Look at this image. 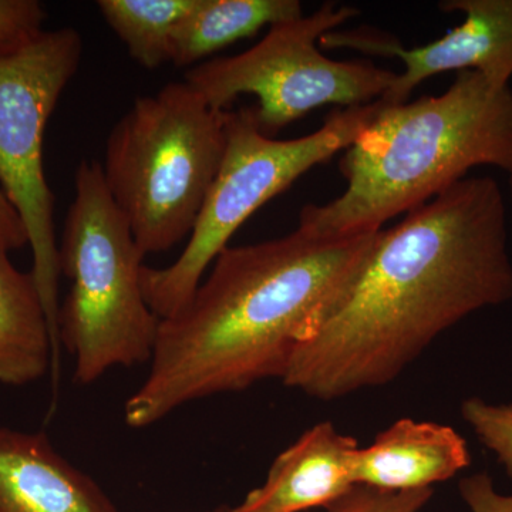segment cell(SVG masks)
<instances>
[{
    "label": "cell",
    "mask_w": 512,
    "mask_h": 512,
    "mask_svg": "<svg viewBox=\"0 0 512 512\" xmlns=\"http://www.w3.org/2000/svg\"><path fill=\"white\" fill-rule=\"evenodd\" d=\"M0 512H120L45 433L0 427Z\"/></svg>",
    "instance_id": "obj_11"
},
{
    "label": "cell",
    "mask_w": 512,
    "mask_h": 512,
    "mask_svg": "<svg viewBox=\"0 0 512 512\" xmlns=\"http://www.w3.org/2000/svg\"><path fill=\"white\" fill-rule=\"evenodd\" d=\"M510 194L512 198V173L510 174Z\"/></svg>",
    "instance_id": "obj_22"
},
{
    "label": "cell",
    "mask_w": 512,
    "mask_h": 512,
    "mask_svg": "<svg viewBox=\"0 0 512 512\" xmlns=\"http://www.w3.org/2000/svg\"><path fill=\"white\" fill-rule=\"evenodd\" d=\"M444 13H461V25L429 45L406 49L392 36L376 32H329L320 39L326 49H353L382 57H397L404 64L390 89L386 104H403L429 77L447 72H478L497 90L512 79V0H444Z\"/></svg>",
    "instance_id": "obj_9"
},
{
    "label": "cell",
    "mask_w": 512,
    "mask_h": 512,
    "mask_svg": "<svg viewBox=\"0 0 512 512\" xmlns=\"http://www.w3.org/2000/svg\"><path fill=\"white\" fill-rule=\"evenodd\" d=\"M460 493L473 512H512V495L498 494L487 473L463 478Z\"/></svg>",
    "instance_id": "obj_19"
},
{
    "label": "cell",
    "mask_w": 512,
    "mask_h": 512,
    "mask_svg": "<svg viewBox=\"0 0 512 512\" xmlns=\"http://www.w3.org/2000/svg\"><path fill=\"white\" fill-rule=\"evenodd\" d=\"M45 8L36 0H0V55L15 52L43 32Z\"/></svg>",
    "instance_id": "obj_18"
},
{
    "label": "cell",
    "mask_w": 512,
    "mask_h": 512,
    "mask_svg": "<svg viewBox=\"0 0 512 512\" xmlns=\"http://www.w3.org/2000/svg\"><path fill=\"white\" fill-rule=\"evenodd\" d=\"M197 0H99L97 8L140 66L154 70L170 63L177 26Z\"/></svg>",
    "instance_id": "obj_15"
},
{
    "label": "cell",
    "mask_w": 512,
    "mask_h": 512,
    "mask_svg": "<svg viewBox=\"0 0 512 512\" xmlns=\"http://www.w3.org/2000/svg\"><path fill=\"white\" fill-rule=\"evenodd\" d=\"M211 512H229V507H220V508H217V510H214Z\"/></svg>",
    "instance_id": "obj_21"
},
{
    "label": "cell",
    "mask_w": 512,
    "mask_h": 512,
    "mask_svg": "<svg viewBox=\"0 0 512 512\" xmlns=\"http://www.w3.org/2000/svg\"><path fill=\"white\" fill-rule=\"evenodd\" d=\"M461 416L512 480V404H494L470 397L461 404Z\"/></svg>",
    "instance_id": "obj_16"
},
{
    "label": "cell",
    "mask_w": 512,
    "mask_h": 512,
    "mask_svg": "<svg viewBox=\"0 0 512 512\" xmlns=\"http://www.w3.org/2000/svg\"><path fill=\"white\" fill-rule=\"evenodd\" d=\"M79 30H43L28 45L0 55V188L25 225L35 278L59 365V245L55 195L43 168L47 121L79 70Z\"/></svg>",
    "instance_id": "obj_8"
},
{
    "label": "cell",
    "mask_w": 512,
    "mask_h": 512,
    "mask_svg": "<svg viewBox=\"0 0 512 512\" xmlns=\"http://www.w3.org/2000/svg\"><path fill=\"white\" fill-rule=\"evenodd\" d=\"M483 165L512 173V90L494 89L468 70L440 96L382 101L340 158L345 192L328 204L303 207L299 227L326 238L380 231Z\"/></svg>",
    "instance_id": "obj_3"
},
{
    "label": "cell",
    "mask_w": 512,
    "mask_h": 512,
    "mask_svg": "<svg viewBox=\"0 0 512 512\" xmlns=\"http://www.w3.org/2000/svg\"><path fill=\"white\" fill-rule=\"evenodd\" d=\"M359 13L325 3L312 15L271 26L241 55L191 67L184 82L217 111H228L239 96L252 94L258 99L252 107L256 124L268 137L326 104L366 106L382 99L397 73L365 60L329 59L316 46Z\"/></svg>",
    "instance_id": "obj_7"
},
{
    "label": "cell",
    "mask_w": 512,
    "mask_h": 512,
    "mask_svg": "<svg viewBox=\"0 0 512 512\" xmlns=\"http://www.w3.org/2000/svg\"><path fill=\"white\" fill-rule=\"evenodd\" d=\"M0 239L9 251L29 245L25 225L0 188Z\"/></svg>",
    "instance_id": "obj_20"
},
{
    "label": "cell",
    "mask_w": 512,
    "mask_h": 512,
    "mask_svg": "<svg viewBox=\"0 0 512 512\" xmlns=\"http://www.w3.org/2000/svg\"><path fill=\"white\" fill-rule=\"evenodd\" d=\"M377 232L326 238L298 227L284 238L228 245L183 311L161 320L150 372L124 406L127 426L144 429L185 404L282 379Z\"/></svg>",
    "instance_id": "obj_2"
},
{
    "label": "cell",
    "mask_w": 512,
    "mask_h": 512,
    "mask_svg": "<svg viewBox=\"0 0 512 512\" xmlns=\"http://www.w3.org/2000/svg\"><path fill=\"white\" fill-rule=\"evenodd\" d=\"M511 299L503 192L491 177H466L377 232L281 380L325 402L386 386L448 329Z\"/></svg>",
    "instance_id": "obj_1"
},
{
    "label": "cell",
    "mask_w": 512,
    "mask_h": 512,
    "mask_svg": "<svg viewBox=\"0 0 512 512\" xmlns=\"http://www.w3.org/2000/svg\"><path fill=\"white\" fill-rule=\"evenodd\" d=\"M55 365L52 333L32 272H20L0 239V383L25 386Z\"/></svg>",
    "instance_id": "obj_13"
},
{
    "label": "cell",
    "mask_w": 512,
    "mask_h": 512,
    "mask_svg": "<svg viewBox=\"0 0 512 512\" xmlns=\"http://www.w3.org/2000/svg\"><path fill=\"white\" fill-rule=\"evenodd\" d=\"M59 245L72 281L59 308L60 346L74 357V382L92 384L113 367L150 362L161 320L144 298L143 249L114 204L97 161L83 160Z\"/></svg>",
    "instance_id": "obj_5"
},
{
    "label": "cell",
    "mask_w": 512,
    "mask_h": 512,
    "mask_svg": "<svg viewBox=\"0 0 512 512\" xmlns=\"http://www.w3.org/2000/svg\"><path fill=\"white\" fill-rule=\"evenodd\" d=\"M470 466L467 441L453 427L402 419L357 450L355 483L392 493L423 490Z\"/></svg>",
    "instance_id": "obj_12"
},
{
    "label": "cell",
    "mask_w": 512,
    "mask_h": 512,
    "mask_svg": "<svg viewBox=\"0 0 512 512\" xmlns=\"http://www.w3.org/2000/svg\"><path fill=\"white\" fill-rule=\"evenodd\" d=\"M298 0H197L175 29L170 63L194 67L204 57L256 35L264 26L302 18Z\"/></svg>",
    "instance_id": "obj_14"
},
{
    "label": "cell",
    "mask_w": 512,
    "mask_h": 512,
    "mask_svg": "<svg viewBox=\"0 0 512 512\" xmlns=\"http://www.w3.org/2000/svg\"><path fill=\"white\" fill-rule=\"evenodd\" d=\"M359 443L330 421L305 431L279 454L261 487L229 512H302L329 507L355 487Z\"/></svg>",
    "instance_id": "obj_10"
},
{
    "label": "cell",
    "mask_w": 512,
    "mask_h": 512,
    "mask_svg": "<svg viewBox=\"0 0 512 512\" xmlns=\"http://www.w3.org/2000/svg\"><path fill=\"white\" fill-rule=\"evenodd\" d=\"M433 497V488L423 490H377L366 485H355L348 494L326 507V512H421Z\"/></svg>",
    "instance_id": "obj_17"
},
{
    "label": "cell",
    "mask_w": 512,
    "mask_h": 512,
    "mask_svg": "<svg viewBox=\"0 0 512 512\" xmlns=\"http://www.w3.org/2000/svg\"><path fill=\"white\" fill-rule=\"evenodd\" d=\"M225 144V111L211 109L185 82L138 97L111 128L104 183L144 254L191 235Z\"/></svg>",
    "instance_id": "obj_4"
},
{
    "label": "cell",
    "mask_w": 512,
    "mask_h": 512,
    "mask_svg": "<svg viewBox=\"0 0 512 512\" xmlns=\"http://www.w3.org/2000/svg\"><path fill=\"white\" fill-rule=\"evenodd\" d=\"M380 107L379 99L332 111L315 133L293 140L265 136L252 107L225 111L224 158L187 247L173 264L144 265L141 271L144 298L154 315L165 320L183 311L238 228L303 174L352 146Z\"/></svg>",
    "instance_id": "obj_6"
}]
</instances>
